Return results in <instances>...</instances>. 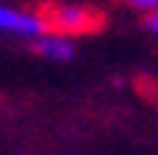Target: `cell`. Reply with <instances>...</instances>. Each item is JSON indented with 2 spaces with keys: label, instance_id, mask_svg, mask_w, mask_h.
Instances as JSON below:
<instances>
[{
  "label": "cell",
  "instance_id": "obj_1",
  "mask_svg": "<svg viewBox=\"0 0 158 155\" xmlns=\"http://www.w3.org/2000/svg\"><path fill=\"white\" fill-rule=\"evenodd\" d=\"M43 26L51 28L59 37H76V34H90L99 26V17L88 6H76V3H54L43 11Z\"/></svg>",
  "mask_w": 158,
  "mask_h": 155
},
{
  "label": "cell",
  "instance_id": "obj_2",
  "mask_svg": "<svg viewBox=\"0 0 158 155\" xmlns=\"http://www.w3.org/2000/svg\"><path fill=\"white\" fill-rule=\"evenodd\" d=\"M43 31H45V26H43L40 17L9 9V6L0 3V34H14V37H31V40H37Z\"/></svg>",
  "mask_w": 158,
  "mask_h": 155
},
{
  "label": "cell",
  "instance_id": "obj_3",
  "mask_svg": "<svg viewBox=\"0 0 158 155\" xmlns=\"http://www.w3.org/2000/svg\"><path fill=\"white\" fill-rule=\"evenodd\" d=\"M34 48L43 54L45 59H51V62H68V59H73L71 40H68V37H59V34H51V37L40 34L37 43H34Z\"/></svg>",
  "mask_w": 158,
  "mask_h": 155
},
{
  "label": "cell",
  "instance_id": "obj_4",
  "mask_svg": "<svg viewBox=\"0 0 158 155\" xmlns=\"http://www.w3.org/2000/svg\"><path fill=\"white\" fill-rule=\"evenodd\" d=\"M130 6H135V9H141V11H155V6H158V0H127Z\"/></svg>",
  "mask_w": 158,
  "mask_h": 155
},
{
  "label": "cell",
  "instance_id": "obj_5",
  "mask_svg": "<svg viewBox=\"0 0 158 155\" xmlns=\"http://www.w3.org/2000/svg\"><path fill=\"white\" fill-rule=\"evenodd\" d=\"M147 28H150V31H155V28H158V17H155V11H150V14H147Z\"/></svg>",
  "mask_w": 158,
  "mask_h": 155
}]
</instances>
